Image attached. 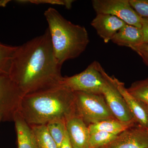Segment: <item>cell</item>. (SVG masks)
I'll return each mask as SVG.
<instances>
[{
  "instance_id": "obj_6",
  "label": "cell",
  "mask_w": 148,
  "mask_h": 148,
  "mask_svg": "<svg viewBox=\"0 0 148 148\" xmlns=\"http://www.w3.org/2000/svg\"><path fill=\"white\" fill-rule=\"evenodd\" d=\"M92 4L97 14L113 15L126 24L142 28V17L132 8L129 0H93Z\"/></svg>"
},
{
  "instance_id": "obj_13",
  "label": "cell",
  "mask_w": 148,
  "mask_h": 148,
  "mask_svg": "<svg viewBox=\"0 0 148 148\" xmlns=\"http://www.w3.org/2000/svg\"><path fill=\"white\" fill-rule=\"evenodd\" d=\"M111 41L117 45L132 49L144 43L143 30L142 28L126 24L115 35Z\"/></svg>"
},
{
  "instance_id": "obj_8",
  "label": "cell",
  "mask_w": 148,
  "mask_h": 148,
  "mask_svg": "<svg viewBox=\"0 0 148 148\" xmlns=\"http://www.w3.org/2000/svg\"><path fill=\"white\" fill-rule=\"evenodd\" d=\"M103 95L109 108L117 119L124 122L136 123L123 96L117 88L114 77H109L103 89Z\"/></svg>"
},
{
  "instance_id": "obj_10",
  "label": "cell",
  "mask_w": 148,
  "mask_h": 148,
  "mask_svg": "<svg viewBox=\"0 0 148 148\" xmlns=\"http://www.w3.org/2000/svg\"><path fill=\"white\" fill-rule=\"evenodd\" d=\"M127 24L116 16L107 14H97L91 25L105 43L111 41L115 35Z\"/></svg>"
},
{
  "instance_id": "obj_16",
  "label": "cell",
  "mask_w": 148,
  "mask_h": 148,
  "mask_svg": "<svg viewBox=\"0 0 148 148\" xmlns=\"http://www.w3.org/2000/svg\"><path fill=\"white\" fill-rule=\"evenodd\" d=\"M38 148H58L46 125H29Z\"/></svg>"
},
{
  "instance_id": "obj_12",
  "label": "cell",
  "mask_w": 148,
  "mask_h": 148,
  "mask_svg": "<svg viewBox=\"0 0 148 148\" xmlns=\"http://www.w3.org/2000/svg\"><path fill=\"white\" fill-rule=\"evenodd\" d=\"M118 89L123 96L136 123L148 129V111L145 107L127 91L124 84L114 77Z\"/></svg>"
},
{
  "instance_id": "obj_1",
  "label": "cell",
  "mask_w": 148,
  "mask_h": 148,
  "mask_svg": "<svg viewBox=\"0 0 148 148\" xmlns=\"http://www.w3.org/2000/svg\"><path fill=\"white\" fill-rule=\"evenodd\" d=\"M62 65L56 58L48 29L16 46L8 76L23 95L62 83Z\"/></svg>"
},
{
  "instance_id": "obj_18",
  "label": "cell",
  "mask_w": 148,
  "mask_h": 148,
  "mask_svg": "<svg viewBox=\"0 0 148 148\" xmlns=\"http://www.w3.org/2000/svg\"><path fill=\"white\" fill-rule=\"evenodd\" d=\"M16 47L0 43V75H8L11 64Z\"/></svg>"
},
{
  "instance_id": "obj_9",
  "label": "cell",
  "mask_w": 148,
  "mask_h": 148,
  "mask_svg": "<svg viewBox=\"0 0 148 148\" xmlns=\"http://www.w3.org/2000/svg\"><path fill=\"white\" fill-rule=\"evenodd\" d=\"M100 148H148V130L136 123Z\"/></svg>"
},
{
  "instance_id": "obj_21",
  "label": "cell",
  "mask_w": 148,
  "mask_h": 148,
  "mask_svg": "<svg viewBox=\"0 0 148 148\" xmlns=\"http://www.w3.org/2000/svg\"><path fill=\"white\" fill-rule=\"evenodd\" d=\"M129 2L142 18L148 19V0H129Z\"/></svg>"
},
{
  "instance_id": "obj_24",
  "label": "cell",
  "mask_w": 148,
  "mask_h": 148,
  "mask_svg": "<svg viewBox=\"0 0 148 148\" xmlns=\"http://www.w3.org/2000/svg\"><path fill=\"white\" fill-rule=\"evenodd\" d=\"M142 29L143 30L144 43L148 44V19L142 18Z\"/></svg>"
},
{
  "instance_id": "obj_7",
  "label": "cell",
  "mask_w": 148,
  "mask_h": 148,
  "mask_svg": "<svg viewBox=\"0 0 148 148\" xmlns=\"http://www.w3.org/2000/svg\"><path fill=\"white\" fill-rule=\"evenodd\" d=\"M24 96L8 75H0V115L2 121H13Z\"/></svg>"
},
{
  "instance_id": "obj_27",
  "label": "cell",
  "mask_w": 148,
  "mask_h": 148,
  "mask_svg": "<svg viewBox=\"0 0 148 148\" xmlns=\"http://www.w3.org/2000/svg\"><path fill=\"white\" fill-rule=\"evenodd\" d=\"M147 130H148V129H147Z\"/></svg>"
},
{
  "instance_id": "obj_22",
  "label": "cell",
  "mask_w": 148,
  "mask_h": 148,
  "mask_svg": "<svg viewBox=\"0 0 148 148\" xmlns=\"http://www.w3.org/2000/svg\"><path fill=\"white\" fill-rule=\"evenodd\" d=\"M19 3H31L35 4L49 3L52 4L58 5H64L66 8L70 9L71 8L72 3L73 1L66 0V1H60V0H35V1H19Z\"/></svg>"
},
{
  "instance_id": "obj_25",
  "label": "cell",
  "mask_w": 148,
  "mask_h": 148,
  "mask_svg": "<svg viewBox=\"0 0 148 148\" xmlns=\"http://www.w3.org/2000/svg\"><path fill=\"white\" fill-rule=\"evenodd\" d=\"M60 148H73L68 135H67V132Z\"/></svg>"
},
{
  "instance_id": "obj_5",
  "label": "cell",
  "mask_w": 148,
  "mask_h": 148,
  "mask_svg": "<svg viewBox=\"0 0 148 148\" xmlns=\"http://www.w3.org/2000/svg\"><path fill=\"white\" fill-rule=\"evenodd\" d=\"M109 77L100 63L94 61L81 73L64 77L62 83L73 92L82 91L103 95Z\"/></svg>"
},
{
  "instance_id": "obj_20",
  "label": "cell",
  "mask_w": 148,
  "mask_h": 148,
  "mask_svg": "<svg viewBox=\"0 0 148 148\" xmlns=\"http://www.w3.org/2000/svg\"><path fill=\"white\" fill-rule=\"evenodd\" d=\"M117 135L103 131L90 134L87 148H100L111 142Z\"/></svg>"
},
{
  "instance_id": "obj_15",
  "label": "cell",
  "mask_w": 148,
  "mask_h": 148,
  "mask_svg": "<svg viewBox=\"0 0 148 148\" xmlns=\"http://www.w3.org/2000/svg\"><path fill=\"white\" fill-rule=\"evenodd\" d=\"M136 123L124 122L116 119L106 120L90 125L88 127L90 134L103 131L118 135Z\"/></svg>"
},
{
  "instance_id": "obj_17",
  "label": "cell",
  "mask_w": 148,
  "mask_h": 148,
  "mask_svg": "<svg viewBox=\"0 0 148 148\" xmlns=\"http://www.w3.org/2000/svg\"><path fill=\"white\" fill-rule=\"evenodd\" d=\"M127 90L148 111V78L135 82Z\"/></svg>"
},
{
  "instance_id": "obj_26",
  "label": "cell",
  "mask_w": 148,
  "mask_h": 148,
  "mask_svg": "<svg viewBox=\"0 0 148 148\" xmlns=\"http://www.w3.org/2000/svg\"><path fill=\"white\" fill-rule=\"evenodd\" d=\"M2 116L1 115H0V122H1V121H2Z\"/></svg>"
},
{
  "instance_id": "obj_4",
  "label": "cell",
  "mask_w": 148,
  "mask_h": 148,
  "mask_svg": "<svg viewBox=\"0 0 148 148\" xmlns=\"http://www.w3.org/2000/svg\"><path fill=\"white\" fill-rule=\"evenodd\" d=\"M74 92L77 116L88 126L103 121L116 119L103 95L82 91Z\"/></svg>"
},
{
  "instance_id": "obj_23",
  "label": "cell",
  "mask_w": 148,
  "mask_h": 148,
  "mask_svg": "<svg viewBox=\"0 0 148 148\" xmlns=\"http://www.w3.org/2000/svg\"><path fill=\"white\" fill-rule=\"evenodd\" d=\"M132 49L141 56L143 62L148 66V44L143 43Z\"/></svg>"
},
{
  "instance_id": "obj_2",
  "label": "cell",
  "mask_w": 148,
  "mask_h": 148,
  "mask_svg": "<svg viewBox=\"0 0 148 148\" xmlns=\"http://www.w3.org/2000/svg\"><path fill=\"white\" fill-rule=\"evenodd\" d=\"M18 113L29 125H46L55 120L66 122L77 116L75 92L62 83L24 95Z\"/></svg>"
},
{
  "instance_id": "obj_3",
  "label": "cell",
  "mask_w": 148,
  "mask_h": 148,
  "mask_svg": "<svg viewBox=\"0 0 148 148\" xmlns=\"http://www.w3.org/2000/svg\"><path fill=\"white\" fill-rule=\"evenodd\" d=\"M44 15L48 24L51 40L56 58L59 64L79 56L89 42L84 27L73 24L55 9L49 8Z\"/></svg>"
},
{
  "instance_id": "obj_11",
  "label": "cell",
  "mask_w": 148,
  "mask_h": 148,
  "mask_svg": "<svg viewBox=\"0 0 148 148\" xmlns=\"http://www.w3.org/2000/svg\"><path fill=\"white\" fill-rule=\"evenodd\" d=\"M66 132L73 148H87L90 133L80 118L73 117L66 123Z\"/></svg>"
},
{
  "instance_id": "obj_19",
  "label": "cell",
  "mask_w": 148,
  "mask_h": 148,
  "mask_svg": "<svg viewBox=\"0 0 148 148\" xmlns=\"http://www.w3.org/2000/svg\"><path fill=\"white\" fill-rule=\"evenodd\" d=\"M46 125L58 148H61L66 134V122L61 120H55L49 122Z\"/></svg>"
},
{
  "instance_id": "obj_14",
  "label": "cell",
  "mask_w": 148,
  "mask_h": 148,
  "mask_svg": "<svg viewBox=\"0 0 148 148\" xmlns=\"http://www.w3.org/2000/svg\"><path fill=\"white\" fill-rule=\"evenodd\" d=\"M13 121L17 135L18 148H38L32 128L18 112L14 117Z\"/></svg>"
}]
</instances>
